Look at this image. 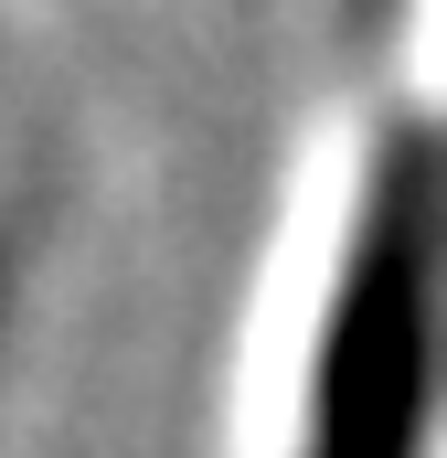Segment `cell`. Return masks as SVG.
<instances>
[{
	"mask_svg": "<svg viewBox=\"0 0 447 458\" xmlns=\"http://www.w3.org/2000/svg\"><path fill=\"white\" fill-rule=\"evenodd\" d=\"M426 203L394 171L351 234L341 310L320 342V416L309 458H416L426 437Z\"/></svg>",
	"mask_w": 447,
	"mask_h": 458,
	"instance_id": "obj_1",
	"label": "cell"
}]
</instances>
